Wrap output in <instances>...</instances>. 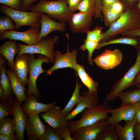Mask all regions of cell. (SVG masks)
Instances as JSON below:
<instances>
[{"label":"cell","mask_w":140,"mask_h":140,"mask_svg":"<svg viewBox=\"0 0 140 140\" xmlns=\"http://www.w3.org/2000/svg\"><path fill=\"white\" fill-rule=\"evenodd\" d=\"M140 26V15L135 8L126 10L105 32L100 43L113 39L118 35Z\"/></svg>","instance_id":"1"},{"label":"cell","mask_w":140,"mask_h":140,"mask_svg":"<svg viewBox=\"0 0 140 140\" xmlns=\"http://www.w3.org/2000/svg\"><path fill=\"white\" fill-rule=\"evenodd\" d=\"M111 109L106 101L100 105L85 108L81 113L82 117L80 119L74 121H67L70 133L73 134L81 127L92 124L101 120L107 119L109 111Z\"/></svg>","instance_id":"2"},{"label":"cell","mask_w":140,"mask_h":140,"mask_svg":"<svg viewBox=\"0 0 140 140\" xmlns=\"http://www.w3.org/2000/svg\"><path fill=\"white\" fill-rule=\"evenodd\" d=\"M27 10L46 13L51 18L65 23L73 13L71 11L65 0H40L38 3L31 5Z\"/></svg>","instance_id":"3"},{"label":"cell","mask_w":140,"mask_h":140,"mask_svg":"<svg viewBox=\"0 0 140 140\" xmlns=\"http://www.w3.org/2000/svg\"><path fill=\"white\" fill-rule=\"evenodd\" d=\"M136 48L137 56L135 63L121 79L112 85L110 92L106 95V101L114 100L124 90L134 86L135 78L140 72V46H138Z\"/></svg>","instance_id":"4"},{"label":"cell","mask_w":140,"mask_h":140,"mask_svg":"<svg viewBox=\"0 0 140 140\" xmlns=\"http://www.w3.org/2000/svg\"><path fill=\"white\" fill-rule=\"evenodd\" d=\"M27 55L29 74L26 95L32 94L39 98L40 93L37 87V79L40 74L46 72L42 68V64L44 62L49 63L51 62L48 58L41 54L39 55L37 59H35L33 54H27Z\"/></svg>","instance_id":"5"},{"label":"cell","mask_w":140,"mask_h":140,"mask_svg":"<svg viewBox=\"0 0 140 140\" xmlns=\"http://www.w3.org/2000/svg\"><path fill=\"white\" fill-rule=\"evenodd\" d=\"M0 12L9 17L14 21L16 30L23 26H40L38 23L41 16L40 13L16 10L3 4L0 6Z\"/></svg>","instance_id":"6"},{"label":"cell","mask_w":140,"mask_h":140,"mask_svg":"<svg viewBox=\"0 0 140 140\" xmlns=\"http://www.w3.org/2000/svg\"><path fill=\"white\" fill-rule=\"evenodd\" d=\"M59 37L58 36L55 35L53 37H43L38 43L33 45H25L18 43L20 51L18 56L24 53L39 54L47 57L54 64V45L58 42Z\"/></svg>","instance_id":"7"},{"label":"cell","mask_w":140,"mask_h":140,"mask_svg":"<svg viewBox=\"0 0 140 140\" xmlns=\"http://www.w3.org/2000/svg\"><path fill=\"white\" fill-rule=\"evenodd\" d=\"M68 40L67 46V52L62 54L59 51H55L54 54L55 62L54 65L46 71V75H51L54 71L59 69L71 68L76 71V65L77 63L76 58L78 52L75 49L70 52L69 46V35L66 34Z\"/></svg>","instance_id":"8"},{"label":"cell","mask_w":140,"mask_h":140,"mask_svg":"<svg viewBox=\"0 0 140 140\" xmlns=\"http://www.w3.org/2000/svg\"><path fill=\"white\" fill-rule=\"evenodd\" d=\"M40 26H31L24 31L19 32L12 30L4 31L0 33V40L8 38L10 40H19L28 45H31L38 43L39 38Z\"/></svg>","instance_id":"9"},{"label":"cell","mask_w":140,"mask_h":140,"mask_svg":"<svg viewBox=\"0 0 140 140\" xmlns=\"http://www.w3.org/2000/svg\"><path fill=\"white\" fill-rule=\"evenodd\" d=\"M123 55L117 48L113 50L107 49L97 56L94 62L100 68L105 70L113 69L118 66L123 60Z\"/></svg>","instance_id":"10"},{"label":"cell","mask_w":140,"mask_h":140,"mask_svg":"<svg viewBox=\"0 0 140 140\" xmlns=\"http://www.w3.org/2000/svg\"><path fill=\"white\" fill-rule=\"evenodd\" d=\"M93 19V16L79 12L71 14L69 17L67 21L72 32L86 33L90 30Z\"/></svg>","instance_id":"11"},{"label":"cell","mask_w":140,"mask_h":140,"mask_svg":"<svg viewBox=\"0 0 140 140\" xmlns=\"http://www.w3.org/2000/svg\"><path fill=\"white\" fill-rule=\"evenodd\" d=\"M62 110L60 106L55 104L40 115L46 123L57 129L68 126L67 121L62 114Z\"/></svg>","instance_id":"12"},{"label":"cell","mask_w":140,"mask_h":140,"mask_svg":"<svg viewBox=\"0 0 140 140\" xmlns=\"http://www.w3.org/2000/svg\"><path fill=\"white\" fill-rule=\"evenodd\" d=\"M45 128V125L41 122L39 114L27 115L25 129L28 140H39L44 134Z\"/></svg>","instance_id":"13"},{"label":"cell","mask_w":140,"mask_h":140,"mask_svg":"<svg viewBox=\"0 0 140 140\" xmlns=\"http://www.w3.org/2000/svg\"><path fill=\"white\" fill-rule=\"evenodd\" d=\"M105 120H101L92 124L79 128L72 134L74 140H95L107 123Z\"/></svg>","instance_id":"14"},{"label":"cell","mask_w":140,"mask_h":140,"mask_svg":"<svg viewBox=\"0 0 140 140\" xmlns=\"http://www.w3.org/2000/svg\"><path fill=\"white\" fill-rule=\"evenodd\" d=\"M21 103L16 97L14 99L10 109L13 116L15 126V135L18 140H24V133L27 115L23 111Z\"/></svg>","instance_id":"15"},{"label":"cell","mask_w":140,"mask_h":140,"mask_svg":"<svg viewBox=\"0 0 140 140\" xmlns=\"http://www.w3.org/2000/svg\"><path fill=\"white\" fill-rule=\"evenodd\" d=\"M109 113L111 115L107 118L106 122L113 125L122 121L125 122L132 120L136 114L135 104L121 105L117 108L111 109Z\"/></svg>","instance_id":"16"},{"label":"cell","mask_w":140,"mask_h":140,"mask_svg":"<svg viewBox=\"0 0 140 140\" xmlns=\"http://www.w3.org/2000/svg\"><path fill=\"white\" fill-rule=\"evenodd\" d=\"M41 13V16L38 21V23L40 24L39 35L40 40L43 37L46 38L48 34L53 31H57L63 32L66 30L65 23L57 22L45 13Z\"/></svg>","instance_id":"17"},{"label":"cell","mask_w":140,"mask_h":140,"mask_svg":"<svg viewBox=\"0 0 140 140\" xmlns=\"http://www.w3.org/2000/svg\"><path fill=\"white\" fill-rule=\"evenodd\" d=\"M82 95V100L74 109L66 117L67 121L71 120L86 108L99 105V99L97 92L91 93L88 91L83 92Z\"/></svg>","instance_id":"18"},{"label":"cell","mask_w":140,"mask_h":140,"mask_svg":"<svg viewBox=\"0 0 140 140\" xmlns=\"http://www.w3.org/2000/svg\"><path fill=\"white\" fill-rule=\"evenodd\" d=\"M26 96L27 100L21 107L23 112L27 115L39 114L45 112L57 103L55 101L50 104H45L38 102L39 98L33 95H26Z\"/></svg>","instance_id":"19"},{"label":"cell","mask_w":140,"mask_h":140,"mask_svg":"<svg viewBox=\"0 0 140 140\" xmlns=\"http://www.w3.org/2000/svg\"><path fill=\"white\" fill-rule=\"evenodd\" d=\"M125 10L123 5L120 1L107 7H101V12L105 26L109 27Z\"/></svg>","instance_id":"20"},{"label":"cell","mask_w":140,"mask_h":140,"mask_svg":"<svg viewBox=\"0 0 140 140\" xmlns=\"http://www.w3.org/2000/svg\"><path fill=\"white\" fill-rule=\"evenodd\" d=\"M14 64L13 71L20 82L26 86L28 83V74L29 72L27 54L23 53L18 56Z\"/></svg>","instance_id":"21"},{"label":"cell","mask_w":140,"mask_h":140,"mask_svg":"<svg viewBox=\"0 0 140 140\" xmlns=\"http://www.w3.org/2000/svg\"><path fill=\"white\" fill-rule=\"evenodd\" d=\"M20 48L16 40H10L5 41L0 46V54L3 56L8 61V64L10 68L14 70L15 55H18Z\"/></svg>","instance_id":"22"},{"label":"cell","mask_w":140,"mask_h":140,"mask_svg":"<svg viewBox=\"0 0 140 140\" xmlns=\"http://www.w3.org/2000/svg\"><path fill=\"white\" fill-rule=\"evenodd\" d=\"M6 74L11 82L13 94L19 101L21 103L23 101L25 102L26 96L25 91L27 90L19 81L14 71L11 68L6 70Z\"/></svg>","instance_id":"23"},{"label":"cell","mask_w":140,"mask_h":140,"mask_svg":"<svg viewBox=\"0 0 140 140\" xmlns=\"http://www.w3.org/2000/svg\"><path fill=\"white\" fill-rule=\"evenodd\" d=\"M137 123L135 117L131 120L125 121L123 126L119 123L114 124L117 134L119 140H133L134 138V128Z\"/></svg>","instance_id":"24"},{"label":"cell","mask_w":140,"mask_h":140,"mask_svg":"<svg viewBox=\"0 0 140 140\" xmlns=\"http://www.w3.org/2000/svg\"><path fill=\"white\" fill-rule=\"evenodd\" d=\"M75 72L82 83L88 88L89 92L93 93L97 92L99 83L89 76L83 66L77 63Z\"/></svg>","instance_id":"25"},{"label":"cell","mask_w":140,"mask_h":140,"mask_svg":"<svg viewBox=\"0 0 140 140\" xmlns=\"http://www.w3.org/2000/svg\"><path fill=\"white\" fill-rule=\"evenodd\" d=\"M75 73L76 80L74 92L68 102L62 110V114L65 117L72 111L74 106L79 103L83 97L80 94V91L82 86L81 84H79L77 79L78 74L76 72Z\"/></svg>","instance_id":"26"},{"label":"cell","mask_w":140,"mask_h":140,"mask_svg":"<svg viewBox=\"0 0 140 140\" xmlns=\"http://www.w3.org/2000/svg\"><path fill=\"white\" fill-rule=\"evenodd\" d=\"M95 140H119L114 125L107 123L98 134Z\"/></svg>","instance_id":"27"},{"label":"cell","mask_w":140,"mask_h":140,"mask_svg":"<svg viewBox=\"0 0 140 140\" xmlns=\"http://www.w3.org/2000/svg\"><path fill=\"white\" fill-rule=\"evenodd\" d=\"M118 97L121 101V105L135 104L140 100V89L121 92Z\"/></svg>","instance_id":"28"},{"label":"cell","mask_w":140,"mask_h":140,"mask_svg":"<svg viewBox=\"0 0 140 140\" xmlns=\"http://www.w3.org/2000/svg\"><path fill=\"white\" fill-rule=\"evenodd\" d=\"M115 44H122L133 46L136 48L139 45L137 37L123 36L115 39H113L106 41L100 43L96 49H99L105 46Z\"/></svg>","instance_id":"29"},{"label":"cell","mask_w":140,"mask_h":140,"mask_svg":"<svg viewBox=\"0 0 140 140\" xmlns=\"http://www.w3.org/2000/svg\"><path fill=\"white\" fill-rule=\"evenodd\" d=\"M6 65H3L0 70V85L8 100L13 98V94L10 80L6 74Z\"/></svg>","instance_id":"30"},{"label":"cell","mask_w":140,"mask_h":140,"mask_svg":"<svg viewBox=\"0 0 140 140\" xmlns=\"http://www.w3.org/2000/svg\"><path fill=\"white\" fill-rule=\"evenodd\" d=\"M15 131L13 118L8 116L0 120V134H14Z\"/></svg>","instance_id":"31"},{"label":"cell","mask_w":140,"mask_h":140,"mask_svg":"<svg viewBox=\"0 0 140 140\" xmlns=\"http://www.w3.org/2000/svg\"><path fill=\"white\" fill-rule=\"evenodd\" d=\"M96 0H82L77 10L93 17L95 13Z\"/></svg>","instance_id":"32"},{"label":"cell","mask_w":140,"mask_h":140,"mask_svg":"<svg viewBox=\"0 0 140 140\" xmlns=\"http://www.w3.org/2000/svg\"><path fill=\"white\" fill-rule=\"evenodd\" d=\"M84 42V44L81 46L79 49L83 51L85 50H87L88 52L87 58L88 63L89 65L92 66V55L94 51L96 49L100 43L86 39L85 40Z\"/></svg>","instance_id":"33"},{"label":"cell","mask_w":140,"mask_h":140,"mask_svg":"<svg viewBox=\"0 0 140 140\" xmlns=\"http://www.w3.org/2000/svg\"><path fill=\"white\" fill-rule=\"evenodd\" d=\"M44 132L39 140H63L57 130L47 125H45Z\"/></svg>","instance_id":"34"},{"label":"cell","mask_w":140,"mask_h":140,"mask_svg":"<svg viewBox=\"0 0 140 140\" xmlns=\"http://www.w3.org/2000/svg\"><path fill=\"white\" fill-rule=\"evenodd\" d=\"M103 27L96 26L92 31H89L87 34L86 39L100 43L102 39Z\"/></svg>","instance_id":"35"},{"label":"cell","mask_w":140,"mask_h":140,"mask_svg":"<svg viewBox=\"0 0 140 140\" xmlns=\"http://www.w3.org/2000/svg\"><path fill=\"white\" fill-rule=\"evenodd\" d=\"M14 100L12 98L7 101L0 103V120L9 115H13V113L11 110L10 107Z\"/></svg>","instance_id":"36"},{"label":"cell","mask_w":140,"mask_h":140,"mask_svg":"<svg viewBox=\"0 0 140 140\" xmlns=\"http://www.w3.org/2000/svg\"><path fill=\"white\" fill-rule=\"evenodd\" d=\"M1 17L3 20V24L2 27L0 28V33L4 31L16 29V25L10 17L6 15Z\"/></svg>","instance_id":"37"},{"label":"cell","mask_w":140,"mask_h":140,"mask_svg":"<svg viewBox=\"0 0 140 140\" xmlns=\"http://www.w3.org/2000/svg\"><path fill=\"white\" fill-rule=\"evenodd\" d=\"M21 0H0V3L15 10H21Z\"/></svg>","instance_id":"38"},{"label":"cell","mask_w":140,"mask_h":140,"mask_svg":"<svg viewBox=\"0 0 140 140\" xmlns=\"http://www.w3.org/2000/svg\"><path fill=\"white\" fill-rule=\"evenodd\" d=\"M61 137L64 140H74L70 132L68 127L56 129Z\"/></svg>","instance_id":"39"},{"label":"cell","mask_w":140,"mask_h":140,"mask_svg":"<svg viewBox=\"0 0 140 140\" xmlns=\"http://www.w3.org/2000/svg\"><path fill=\"white\" fill-rule=\"evenodd\" d=\"M125 10L135 8L139 0H119Z\"/></svg>","instance_id":"40"},{"label":"cell","mask_w":140,"mask_h":140,"mask_svg":"<svg viewBox=\"0 0 140 140\" xmlns=\"http://www.w3.org/2000/svg\"><path fill=\"white\" fill-rule=\"evenodd\" d=\"M70 9L74 12L77 10L82 0H65Z\"/></svg>","instance_id":"41"},{"label":"cell","mask_w":140,"mask_h":140,"mask_svg":"<svg viewBox=\"0 0 140 140\" xmlns=\"http://www.w3.org/2000/svg\"><path fill=\"white\" fill-rule=\"evenodd\" d=\"M121 34L123 36L131 37H140V26L137 28L127 31Z\"/></svg>","instance_id":"42"},{"label":"cell","mask_w":140,"mask_h":140,"mask_svg":"<svg viewBox=\"0 0 140 140\" xmlns=\"http://www.w3.org/2000/svg\"><path fill=\"white\" fill-rule=\"evenodd\" d=\"M40 0H21V11H26L28 8L35 2Z\"/></svg>","instance_id":"43"},{"label":"cell","mask_w":140,"mask_h":140,"mask_svg":"<svg viewBox=\"0 0 140 140\" xmlns=\"http://www.w3.org/2000/svg\"><path fill=\"white\" fill-rule=\"evenodd\" d=\"M94 17L96 19L103 18L101 11L100 0H96L95 13Z\"/></svg>","instance_id":"44"},{"label":"cell","mask_w":140,"mask_h":140,"mask_svg":"<svg viewBox=\"0 0 140 140\" xmlns=\"http://www.w3.org/2000/svg\"><path fill=\"white\" fill-rule=\"evenodd\" d=\"M0 140H17L16 136L14 134H0Z\"/></svg>","instance_id":"45"},{"label":"cell","mask_w":140,"mask_h":140,"mask_svg":"<svg viewBox=\"0 0 140 140\" xmlns=\"http://www.w3.org/2000/svg\"><path fill=\"white\" fill-rule=\"evenodd\" d=\"M119 0H100L101 7H109L114 3L118 2Z\"/></svg>","instance_id":"46"},{"label":"cell","mask_w":140,"mask_h":140,"mask_svg":"<svg viewBox=\"0 0 140 140\" xmlns=\"http://www.w3.org/2000/svg\"><path fill=\"white\" fill-rule=\"evenodd\" d=\"M136 114L135 117L137 123L140 124V100L135 104Z\"/></svg>","instance_id":"47"},{"label":"cell","mask_w":140,"mask_h":140,"mask_svg":"<svg viewBox=\"0 0 140 140\" xmlns=\"http://www.w3.org/2000/svg\"><path fill=\"white\" fill-rule=\"evenodd\" d=\"M135 138L137 140H140V124L136 123L134 128Z\"/></svg>","instance_id":"48"},{"label":"cell","mask_w":140,"mask_h":140,"mask_svg":"<svg viewBox=\"0 0 140 140\" xmlns=\"http://www.w3.org/2000/svg\"><path fill=\"white\" fill-rule=\"evenodd\" d=\"M0 100L1 102H5L8 100L4 91L1 86H0Z\"/></svg>","instance_id":"49"},{"label":"cell","mask_w":140,"mask_h":140,"mask_svg":"<svg viewBox=\"0 0 140 140\" xmlns=\"http://www.w3.org/2000/svg\"><path fill=\"white\" fill-rule=\"evenodd\" d=\"M6 59L2 55H0V70L2 65L4 64L6 65Z\"/></svg>","instance_id":"50"},{"label":"cell","mask_w":140,"mask_h":140,"mask_svg":"<svg viewBox=\"0 0 140 140\" xmlns=\"http://www.w3.org/2000/svg\"><path fill=\"white\" fill-rule=\"evenodd\" d=\"M134 83V86L136 84L140 83V72L137 75L135 78Z\"/></svg>","instance_id":"51"},{"label":"cell","mask_w":140,"mask_h":140,"mask_svg":"<svg viewBox=\"0 0 140 140\" xmlns=\"http://www.w3.org/2000/svg\"><path fill=\"white\" fill-rule=\"evenodd\" d=\"M135 8L140 15V0H139Z\"/></svg>","instance_id":"52"},{"label":"cell","mask_w":140,"mask_h":140,"mask_svg":"<svg viewBox=\"0 0 140 140\" xmlns=\"http://www.w3.org/2000/svg\"><path fill=\"white\" fill-rule=\"evenodd\" d=\"M137 88H138L140 89V83L136 84L135 85Z\"/></svg>","instance_id":"53"},{"label":"cell","mask_w":140,"mask_h":140,"mask_svg":"<svg viewBox=\"0 0 140 140\" xmlns=\"http://www.w3.org/2000/svg\"><path fill=\"white\" fill-rule=\"evenodd\" d=\"M138 40L139 46H140V37H136Z\"/></svg>","instance_id":"54"}]
</instances>
